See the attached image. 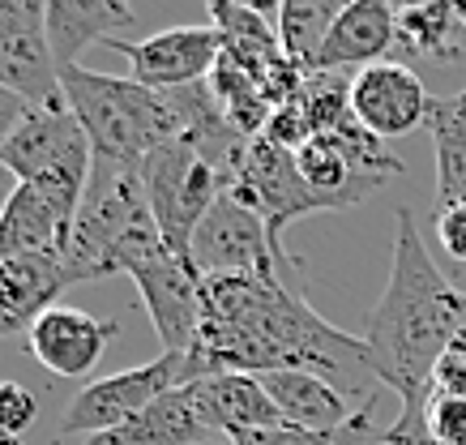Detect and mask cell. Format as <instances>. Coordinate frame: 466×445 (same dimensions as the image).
<instances>
[{"mask_svg": "<svg viewBox=\"0 0 466 445\" xmlns=\"http://www.w3.org/2000/svg\"><path fill=\"white\" fill-rule=\"evenodd\" d=\"M193 381L214 373H317L351 402H377V369L364 339L329 326L287 278L214 274L201 283Z\"/></svg>", "mask_w": 466, "mask_h": 445, "instance_id": "cell-1", "label": "cell"}, {"mask_svg": "<svg viewBox=\"0 0 466 445\" xmlns=\"http://www.w3.org/2000/svg\"><path fill=\"white\" fill-rule=\"evenodd\" d=\"M394 223V261L368 317L364 347L377 381L394 389L398 402H428L441 356L458 343L466 296L441 274L407 206H398Z\"/></svg>", "mask_w": 466, "mask_h": 445, "instance_id": "cell-2", "label": "cell"}, {"mask_svg": "<svg viewBox=\"0 0 466 445\" xmlns=\"http://www.w3.org/2000/svg\"><path fill=\"white\" fill-rule=\"evenodd\" d=\"M60 95L86 129L99 163L142 167L158 146L180 137L171 99L133 77H107V73L73 65V69H60Z\"/></svg>", "mask_w": 466, "mask_h": 445, "instance_id": "cell-3", "label": "cell"}, {"mask_svg": "<svg viewBox=\"0 0 466 445\" xmlns=\"http://www.w3.org/2000/svg\"><path fill=\"white\" fill-rule=\"evenodd\" d=\"M155 240H163V236H158L150 201H146L142 167H120V163L95 158L69 245L73 283L125 274L128 261Z\"/></svg>", "mask_w": 466, "mask_h": 445, "instance_id": "cell-4", "label": "cell"}, {"mask_svg": "<svg viewBox=\"0 0 466 445\" xmlns=\"http://www.w3.org/2000/svg\"><path fill=\"white\" fill-rule=\"evenodd\" d=\"M90 163H95L90 137L65 107V99L52 107H30L0 146V167L14 172L17 185H52L73 197H86Z\"/></svg>", "mask_w": 466, "mask_h": 445, "instance_id": "cell-5", "label": "cell"}, {"mask_svg": "<svg viewBox=\"0 0 466 445\" xmlns=\"http://www.w3.org/2000/svg\"><path fill=\"white\" fill-rule=\"evenodd\" d=\"M142 185L163 245L176 258H188L201 218L210 215V206L227 193V180L184 137H176V142L158 146L142 163Z\"/></svg>", "mask_w": 466, "mask_h": 445, "instance_id": "cell-6", "label": "cell"}, {"mask_svg": "<svg viewBox=\"0 0 466 445\" xmlns=\"http://www.w3.org/2000/svg\"><path fill=\"white\" fill-rule=\"evenodd\" d=\"M188 381H193L188 356H171V351H163L158 359H146L137 369H120L112 377L86 381L69 399L65 416H60V441L65 437H82L86 441V437L120 429L133 416H142L150 402H158L171 389L188 386Z\"/></svg>", "mask_w": 466, "mask_h": 445, "instance_id": "cell-7", "label": "cell"}, {"mask_svg": "<svg viewBox=\"0 0 466 445\" xmlns=\"http://www.w3.org/2000/svg\"><path fill=\"white\" fill-rule=\"evenodd\" d=\"M188 261L206 278H214V274H269V278H287L291 266H296L287 253L274 248L266 218L257 215L253 201H244L231 188L210 206V215L201 218L193 248H188Z\"/></svg>", "mask_w": 466, "mask_h": 445, "instance_id": "cell-8", "label": "cell"}, {"mask_svg": "<svg viewBox=\"0 0 466 445\" xmlns=\"http://www.w3.org/2000/svg\"><path fill=\"white\" fill-rule=\"evenodd\" d=\"M125 274L137 283V296H142L146 313H150L158 339H163V351L193 356L201 334V283H206V274L188 258H176L163 240L146 245L125 266Z\"/></svg>", "mask_w": 466, "mask_h": 445, "instance_id": "cell-9", "label": "cell"}, {"mask_svg": "<svg viewBox=\"0 0 466 445\" xmlns=\"http://www.w3.org/2000/svg\"><path fill=\"white\" fill-rule=\"evenodd\" d=\"M0 86L30 107L60 103V65L47 39V5L0 0Z\"/></svg>", "mask_w": 466, "mask_h": 445, "instance_id": "cell-10", "label": "cell"}, {"mask_svg": "<svg viewBox=\"0 0 466 445\" xmlns=\"http://www.w3.org/2000/svg\"><path fill=\"white\" fill-rule=\"evenodd\" d=\"M103 47H112L128 60V77L142 82V86L158 90V95H171V90L198 86V82H210L214 65L223 56V35L214 26H171L158 30V35H146V39H107Z\"/></svg>", "mask_w": 466, "mask_h": 445, "instance_id": "cell-11", "label": "cell"}, {"mask_svg": "<svg viewBox=\"0 0 466 445\" xmlns=\"http://www.w3.org/2000/svg\"><path fill=\"white\" fill-rule=\"evenodd\" d=\"M231 193H240L244 201L257 206V215L266 218L269 240H274L279 253H287L283 248L287 223H296V218H304V215H317V210H329V206L304 185L296 155L283 150V146H274L269 137H257L253 142L248 163H244L240 180L231 185Z\"/></svg>", "mask_w": 466, "mask_h": 445, "instance_id": "cell-12", "label": "cell"}, {"mask_svg": "<svg viewBox=\"0 0 466 445\" xmlns=\"http://www.w3.org/2000/svg\"><path fill=\"white\" fill-rule=\"evenodd\" d=\"M82 197L52 185H17L0 218V258H60L69 261Z\"/></svg>", "mask_w": 466, "mask_h": 445, "instance_id": "cell-13", "label": "cell"}, {"mask_svg": "<svg viewBox=\"0 0 466 445\" xmlns=\"http://www.w3.org/2000/svg\"><path fill=\"white\" fill-rule=\"evenodd\" d=\"M428 107H432V95L420 82V73L398 65V60H381V65L360 69L351 77L355 120L381 142L407 137L420 125H428Z\"/></svg>", "mask_w": 466, "mask_h": 445, "instance_id": "cell-14", "label": "cell"}, {"mask_svg": "<svg viewBox=\"0 0 466 445\" xmlns=\"http://www.w3.org/2000/svg\"><path fill=\"white\" fill-rule=\"evenodd\" d=\"M116 334H120V317H95L73 304H52L26 330V351L47 373L90 377Z\"/></svg>", "mask_w": 466, "mask_h": 445, "instance_id": "cell-15", "label": "cell"}, {"mask_svg": "<svg viewBox=\"0 0 466 445\" xmlns=\"http://www.w3.org/2000/svg\"><path fill=\"white\" fill-rule=\"evenodd\" d=\"M398 44V9L390 0H351L342 5L339 22L325 39L312 73H342V69H372L385 52ZM309 73V77H312Z\"/></svg>", "mask_w": 466, "mask_h": 445, "instance_id": "cell-16", "label": "cell"}, {"mask_svg": "<svg viewBox=\"0 0 466 445\" xmlns=\"http://www.w3.org/2000/svg\"><path fill=\"white\" fill-rule=\"evenodd\" d=\"M73 288L69 261L60 258H0V339L30 330L60 291Z\"/></svg>", "mask_w": 466, "mask_h": 445, "instance_id": "cell-17", "label": "cell"}, {"mask_svg": "<svg viewBox=\"0 0 466 445\" xmlns=\"http://www.w3.org/2000/svg\"><path fill=\"white\" fill-rule=\"evenodd\" d=\"M261 386L274 399V407L283 411L287 424L309 432H342L347 424L364 416L368 407H377V402H364V407L351 402L339 386H329L317 373H266Z\"/></svg>", "mask_w": 466, "mask_h": 445, "instance_id": "cell-18", "label": "cell"}, {"mask_svg": "<svg viewBox=\"0 0 466 445\" xmlns=\"http://www.w3.org/2000/svg\"><path fill=\"white\" fill-rule=\"evenodd\" d=\"M210 420L201 411L198 386L171 389L158 402H150L142 416H133L128 424L112 432H99V437H86L82 445H201L210 437Z\"/></svg>", "mask_w": 466, "mask_h": 445, "instance_id": "cell-19", "label": "cell"}, {"mask_svg": "<svg viewBox=\"0 0 466 445\" xmlns=\"http://www.w3.org/2000/svg\"><path fill=\"white\" fill-rule=\"evenodd\" d=\"M198 399L201 411L210 420L214 432H223L227 441L240 437V432H261V429H283L287 420L274 407V399L266 394L261 377L253 373H214L198 377Z\"/></svg>", "mask_w": 466, "mask_h": 445, "instance_id": "cell-20", "label": "cell"}, {"mask_svg": "<svg viewBox=\"0 0 466 445\" xmlns=\"http://www.w3.org/2000/svg\"><path fill=\"white\" fill-rule=\"evenodd\" d=\"M133 26V9L116 0H47V39L60 69H73L90 44H107Z\"/></svg>", "mask_w": 466, "mask_h": 445, "instance_id": "cell-21", "label": "cell"}, {"mask_svg": "<svg viewBox=\"0 0 466 445\" xmlns=\"http://www.w3.org/2000/svg\"><path fill=\"white\" fill-rule=\"evenodd\" d=\"M296 163H299L304 185H309L329 210H351V206H360V201L372 197V193L385 185V180L364 176L355 167L339 137H312L296 155Z\"/></svg>", "mask_w": 466, "mask_h": 445, "instance_id": "cell-22", "label": "cell"}, {"mask_svg": "<svg viewBox=\"0 0 466 445\" xmlns=\"http://www.w3.org/2000/svg\"><path fill=\"white\" fill-rule=\"evenodd\" d=\"M424 129L437 158V210L466 206V90L432 99Z\"/></svg>", "mask_w": 466, "mask_h": 445, "instance_id": "cell-23", "label": "cell"}, {"mask_svg": "<svg viewBox=\"0 0 466 445\" xmlns=\"http://www.w3.org/2000/svg\"><path fill=\"white\" fill-rule=\"evenodd\" d=\"M462 17L450 0H428V5H402L398 9V47L410 56H458L462 47Z\"/></svg>", "mask_w": 466, "mask_h": 445, "instance_id": "cell-24", "label": "cell"}, {"mask_svg": "<svg viewBox=\"0 0 466 445\" xmlns=\"http://www.w3.org/2000/svg\"><path fill=\"white\" fill-rule=\"evenodd\" d=\"M339 14L342 5H334V0H287V5H279V22H274L279 44L304 73H312Z\"/></svg>", "mask_w": 466, "mask_h": 445, "instance_id": "cell-25", "label": "cell"}, {"mask_svg": "<svg viewBox=\"0 0 466 445\" xmlns=\"http://www.w3.org/2000/svg\"><path fill=\"white\" fill-rule=\"evenodd\" d=\"M210 90H214V99H218V107L227 112V120H231L248 142H257V137L266 133L274 107H269L266 90L257 86V77L248 69H240L236 60L218 56V65H214V73H210Z\"/></svg>", "mask_w": 466, "mask_h": 445, "instance_id": "cell-26", "label": "cell"}, {"mask_svg": "<svg viewBox=\"0 0 466 445\" xmlns=\"http://www.w3.org/2000/svg\"><path fill=\"white\" fill-rule=\"evenodd\" d=\"M364 441H377L372 407L355 424H347L342 432H309V429H296V424H283V429H261V432L231 437V445H364Z\"/></svg>", "mask_w": 466, "mask_h": 445, "instance_id": "cell-27", "label": "cell"}, {"mask_svg": "<svg viewBox=\"0 0 466 445\" xmlns=\"http://www.w3.org/2000/svg\"><path fill=\"white\" fill-rule=\"evenodd\" d=\"M35 420H39V399H35V389H26L22 381H0V437L22 441Z\"/></svg>", "mask_w": 466, "mask_h": 445, "instance_id": "cell-28", "label": "cell"}, {"mask_svg": "<svg viewBox=\"0 0 466 445\" xmlns=\"http://www.w3.org/2000/svg\"><path fill=\"white\" fill-rule=\"evenodd\" d=\"M377 445H437L428 429V402H402L394 424L377 432Z\"/></svg>", "mask_w": 466, "mask_h": 445, "instance_id": "cell-29", "label": "cell"}, {"mask_svg": "<svg viewBox=\"0 0 466 445\" xmlns=\"http://www.w3.org/2000/svg\"><path fill=\"white\" fill-rule=\"evenodd\" d=\"M428 429L437 445H466V399H428Z\"/></svg>", "mask_w": 466, "mask_h": 445, "instance_id": "cell-30", "label": "cell"}, {"mask_svg": "<svg viewBox=\"0 0 466 445\" xmlns=\"http://www.w3.org/2000/svg\"><path fill=\"white\" fill-rule=\"evenodd\" d=\"M432 399H466V351L458 343L441 356L432 373Z\"/></svg>", "mask_w": 466, "mask_h": 445, "instance_id": "cell-31", "label": "cell"}, {"mask_svg": "<svg viewBox=\"0 0 466 445\" xmlns=\"http://www.w3.org/2000/svg\"><path fill=\"white\" fill-rule=\"evenodd\" d=\"M437 245L445 248L453 261H466V206L437 210Z\"/></svg>", "mask_w": 466, "mask_h": 445, "instance_id": "cell-32", "label": "cell"}, {"mask_svg": "<svg viewBox=\"0 0 466 445\" xmlns=\"http://www.w3.org/2000/svg\"><path fill=\"white\" fill-rule=\"evenodd\" d=\"M30 112V103L26 99H17L14 90H5L0 86V146H5V137L22 125V116Z\"/></svg>", "mask_w": 466, "mask_h": 445, "instance_id": "cell-33", "label": "cell"}, {"mask_svg": "<svg viewBox=\"0 0 466 445\" xmlns=\"http://www.w3.org/2000/svg\"><path fill=\"white\" fill-rule=\"evenodd\" d=\"M14 188H17L14 172H5V167H0V218H5V210H9V197H14Z\"/></svg>", "mask_w": 466, "mask_h": 445, "instance_id": "cell-34", "label": "cell"}, {"mask_svg": "<svg viewBox=\"0 0 466 445\" xmlns=\"http://www.w3.org/2000/svg\"><path fill=\"white\" fill-rule=\"evenodd\" d=\"M458 347L466 351V313H462V330H458Z\"/></svg>", "mask_w": 466, "mask_h": 445, "instance_id": "cell-35", "label": "cell"}, {"mask_svg": "<svg viewBox=\"0 0 466 445\" xmlns=\"http://www.w3.org/2000/svg\"><path fill=\"white\" fill-rule=\"evenodd\" d=\"M458 17H462V30H466V0H462V5H458Z\"/></svg>", "mask_w": 466, "mask_h": 445, "instance_id": "cell-36", "label": "cell"}]
</instances>
